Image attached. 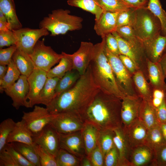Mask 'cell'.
Listing matches in <instances>:
<instances>
[{
    "label": "cell",
    "instance_id": "6da1fadb",
    "mask_svg": "<svg viewBox=\"0 0 166 166\" xmlns=\"http://www.w3.org/2000/svg\"><path fill=\"white\" fill-rule=\"evenodd\" d=\"M100 90L89 65L72 87L55 96L46 108L52 114L69 113L85 121L86 111Z\"/></svg>",
    "mask_w": 166,
    "mask_h": 166
},
{
    "label": "cell",
    "instance_id": "7a4b0ae2",
    "mask_svg": "<svg viewBox=\"0 0 166 166\" xmlns=\"http://www.w3.org/2000/svg\"><path fill=\"white\" fill-rule=\"evenodd\" d=\"M122 100L100 90L87 109L84 120L100 129L112 130L122 126L121 117Z\"/></svg>",
    "mask_w": 166,
    "mask_h": 166
},
{
    "label": "cell",
    "instance_id": "3957f363",
    "mask_svg": "<svg viewBox=\"0 0 166 166\" xmlns=\"http://www.w3.org/2000/svg\"><path fill=\"white\" fill-rule=\"evenodd\" d=\"M105 37L94 45L95 53L89 66L93 80L102 92L117 97L121 100L125 96L119 89L113 70L104 51Z\"/></svg>",
    "mask_w": 166,
    "mask_h": 166
},
{
    "label": "cell",
    "instance_id": "277c9868",
    "mask_svg": "<svg viewBox=\"0 0 166 166\" xmlns=\"http://www.w3.org/2000/svg\"><path fill=\"white\" fill-rule=\"evenodd\" d=\"M68 10L59 9L52 11L39 24V28L46 29L50 36L64 34L69 31L79 30L82 27L83 18L71 15Z\"/></svg>",
    "mask_w": 166,
    "mask_h": 166
},
{
    "label": "cell",
    "instance_id": "5b68a950",
    "mask_svg": "<svg viewBox=\"0 0 166 166\" xmlns=\"http://www.w3.org/2000/svg\"><path fill=\"white\" fill-rule=\"evenodd\" d=\"M132 26L136 36L142 42L160 34L162 29L159 19L146 7L135 9Z\"/></svg>",
    "mask_w": 166,
    "mask_h": 166
},
{
    "label": "cell",
    "instance_id": "8992f818",
    "mask_svg": "<svg viewBox=\"0 0 166 166\" xmlns=\"http://www.w3.org/2000/svg\"><path fill=\"white\" fill-rule=\"evenodd\" d=\"M104 51L111 65L117 85L125 96L140 97L134 84L132 75L125 68L118 55L111 52L106 45Z\"/></svg>",
    "mask_w": 166,
    "mask_h": 166
},
{
    "label": "cell",
    "instance_id": "52a82bcc",
    "mask_svg": "<svg viewBox=\"0 0 166 166\" xmlns=\"http://www.w3.org/2000/svg\"><path fill=\"white\" fill-rule=\"evenodd\" d=\"M29 55L35 68L42 69L47 72L53 66L58 63L63 56L62 53H57L51 46L45 45L44 38L38 41L32 52Z\"/></svg>",
    "mask_w": 166,
    "mask_h": 166
},
{
    "label": "cell",
    "instance_id": "ba28073f",
    "mask_svg": "<svg viewBox=\"0 0 166 166\" xmlns=\"http://www.w3.org/2000/svg\"><path fill=\"white\" fill-rule=\"evenodd\" d=\"M112 34L117 40L120 54L131 58L148 80L147 58L143 45L137 46L131 44L122 38L116 31Z\"/></svg>",
    "mask_w": 166,
    "mask_h": 166
},
{
    "label": "cell",
    "instance_id": "9c48e42d",
    "mask_svg": "<svg viewBox=\"0 0 166 166\" xmlns=\"http://www.w3.org/2000/svg\"><path fill=\"white\" fill-rule=\"evenodd\" d=\"M14 31L16 39L18 49L28 54H31L38 41L42 37L48 35L49 32L46 29L21 28Z\"/></svg>",
    "mask_w": 166,
    "mask_h": 166
},
{
    "label": "cell",
    "instance_id": "30bf717a",
    "mask_svg": "<svg viewBox=\"0 0 166 166\" xmlns=\"http://www.w3.org/2000/svg\"><path fill=\"white\" fill-rule=\"evenodd\" d=\"M53 117L46 108L35 105L32 111L23 112L22 120L33 135L40 132L50 124Z\"/></svg>",
    "mask_w": 166,
    "mask_h": 166
},
{
    "label": "cell",
    "instance_id": "8fae6325",
    "mask_svg": "<svg viewBox=\"0 0 166 166\" xmlns=\"http://www.w3.org/2000/svg\"><path fill=\"white\" fill-rule=\"evenodd\" d=\"M85 121L69 113L53 114L50 123L59 133L67 134L80 131L83 128Z\"/></svg>",
    "mask_w": 166,
    "mask_h": 166
},
{
    "label": "cell",
    "instance_id": "7c38bea8",
    "mask_svg": "<svg viewBox=\"0 0 166 166\" xmlns=\"http://www.w3.org/2000/svg\"><path fill=\"white\" fill-rule=\"evenodd\" d=\"M47 78L46 72L37 68L27 77L29 91L26 99L25 107L32 108L38 104L39 94Z\"/></svg>",
    "mask_w": 166,
    "mask_h": 166
},
{
    "label": "cell",
    "instance_id": "4fadbf2b",
    "mask_svg": "<svg viewBox=\"0 0 166 166\" xmlns=\"http://www.w3.org/2000/svg\"><path fill=\"white\" fill-rule=\"evenodd\" d=\"M34 143L40 146L55 157L60 148L59 133L49 124L40 132L33 135Z\"/></svg>",
    "mask_w": 166,
    "mask_h": 166
},
{
    "label": "cell",
    "instance_id": "5bb4252c",
    "mask_svg": "<svg viewBox=\"0 0 166 166\" xmlns=\"http://www.w3.org/2000/svg\"><path fill=\"white\" fill-rule=\"evenodd\" d=\"M122 129L130 151L135 147L144 144L148 129L139 119L127 125H122Z\"/></svg>",
    "mask_w": 166,
    "mask_h": 166
},
{
    "label": "cell",
    "instance_id": "9a60e30c",
    "mask_svg": "<svg viewBox=\"0 0 166 166\" xmlns=\"http://www.w3.org/2000/svg\"><path fill=\"white\" fill-rule=\"evenodd\" d=\"M95 53L94 45L90 42H81L79 49L71 54L73 69L77 71L81 75L84 74L93 59Z\"/></svg>",
    "mask_w": 166,
    "mask_h": 166
},
{
    "label": "cell",
    "instance_id": "2e32d148",
    "mask_svg": "<svg viewBox=\"0 0 166 166\" xmlns=\"http://www.w3.org/2000/svg\"><path fill=\"white\" fill-rule=\"evenodd\" d=\"M60 148L81 160L87 155L81 131L67 134L59 133Z\"/></svg>",
    "mask_w": 166,
    "mask_h": 166
},
{
    "label": "cell",
    "instance_id": "e0dca14e",
    "mask_svg": "<svg viewBox=\"0 0 166 166\" xmlns=\"http://www.w3.org/2000/svg\"><path fill=\"white\" fill-rule=\"evenodd\" d=\"M27 77L21 75L18 80L11 86L4 90L12 101V105L16 109L25 106L26 99L29 92Z\"/></svg>",
    "mask_w": 166,
    "mask_h": 166
},
{
    "label": "cell",
    "instance_id": "ac0fdd59",
    "mask_svg": "<svg viewBox=\"0 0 166 166\" xmlns=\"http://www.w3.org/2000/svg\"><path fill=\"white\" fill-rule=\"evenodd\" d=\"M142 42L147 58L153 62H159L166 51V36L160 33Z\"/></svg>",
    "mask_w": 166,
    "mask_h": 166
},
{
    "label": "cell",
    "instance_id": "d6986e66",
    "mask_svg": "<svg viewBox=\"0 0 166 166\" xmlns=\"http://www.w3.org/2000/svg\"><path fill=\"white\" fill-rule=\"evenodd\" d=\"M142 99L140 97H125L122 100L121 117L122 125H127L139 119Z\"/></svg>",
    "mask_w": 166,
    "mask_h": 166
},
{
    "label": "cell",
    "instance_id": "ffe728a7",
    "mask_svg": "<svg viewBox=\"0 0 166 166\" xmlns=\"http://www.w3.org/2000/svg\"><path fill=\"white\" fill-rule=\"evenodd\" d=\"M119 13L104 11L99 19L95 21L94 29L97 34L102 38L116 31Z\"/></svg>",
    "mask_w": 166,
    "mask_h": 166
},
{
    "label": "cell",
    "instance_id": "44dd1931",
    "mask_svg": "<svg viewBox=\"0 0 166 166\" xmlns=\"http://www.w3.org/2000/svg\"><path fill=\"white\" fill-rule=\"evenodd\" d=\"M154 157V152L143 144L131 150L129 160L131 166H152Z\"/></svg>",
    "mask_w": 166,
    "mask_h": 166
},
{
    "label": "cell",
    "instance_id": "7402d4cb",
    "mask_svg": "<svg viewBox=\"0 0 166 166\" xmlns=\"http://www.w3.org/2000/svg\"><path fill=\"white\" fill-rule=\"evenodd\" d=\"M100 130L94 124L87 121H85L81 132L86 154L89 157L97 144Z\"/></svg>",
    "mask_w": 166,
    "mask_h": 166
},
{
    "label": "cell",
    "instance_id": "603a6c76",
    "mask_svg": "<svg viewBox=\"0 0 166 166\" xmlns=\"http://www.w3.org/2000/svg\"><path fill=\"white\" fill-rule=\"evenodd\" d=\"M113 130L114 142L119 153L117 166H131L129 160L130 150L124 135L122 126Z\"/></svg>",
    "mask_w": 166,
    "mask_h": 166
},
{
    "label": "cell",
    "instance_id": "cb8c5ba5",
    "mask_svg": "<svg viewBox=\"0 0 166 166\" xmlns=\"http://www.w3.org/2000/svg\"><path fill=\"white\" fill-rule=\"evenodd\" d=\"M148 79L153 89H160L166 91L165 79L159 62H153L147 58Z\"/></svg>",
    "mask_w": 166,
    "mask_h": 166
},
{
    "label": "cell",
    "instance_id": "d4e9b609",
    "mask_svg": "<svg viewBox=\"0 0 166 166\" xmlns=\"http://www.w3.org/2000/svg\"><path fill=\"white\" fill-rule=\"evenodd\" d=\"M33 134L22 120L16 122L14 127L7 141V143L18 142L33 145Z\"/></svg>",
    "mask_w": 166,
    "mask_h": 166
},
{
    "label": "cell",
    "instance_id": "484cf974",
    "mask_svg": "<svg viewBox=\"0 0 166 166\" xmlns=\"http://www.w3.org/2000/svg\"><path fill=\"white\" fill-rule=\"evenodd\" d=\"M136 91L143 100L151 102L153 89L142 71L138 70L132 75Z\"/></svg>",
    "mask_w": 166,
    "mask_h": 166
},
{
    "label": "cell",
    "instance_id": "4316f807",
    "mask_svg": "<svg viewBox=\"0 0 166 166\" xmlns=\"http://www.w3.org/2000/svg\"><path fill=\"white\" fill-rule=\"evenodd\" d=\"M139 119L148 129L159 124L156 108L151 102L143 100L140 107Z\"/></svg>",
    "mask_w": 166,
    "mask_h": 166
},
{
    "label": "cell",
    "instance_id": "83f0119b",
    "mask_svg": "<svg viewBox=\"0 0 166 166\" xmlns=\"http://www.w3.org/2000/svg\"><path fill=\"white\" fill-rule=\"evenodd\" d=\"M0 10L5 15L10 30H16L22 28V25L16 14L14 0H0Z\"/></svg>",
    "mask_w": 166,
    "mask_h": 166
},
{
    "label": "cell",
    "instance_id": "f1b7e54d",
    "mask_svg": "<svg viewBox=\"0 0 166 166\" xmlns=\"http://www.w3.org/2000/svg\"><path fill=\"white\" fill-rule=\"evenodd\" d=\"M12 59L21 75L28 77L33 72L35 66L29 55L17 48Z\"/></svg>",
    "mask_w": 166,
    "mask_h": 166
},
{
    "label": "cell",
    "instance_id": "f546056e",
    "mask_svg": "<svg viewBox=\"0 0 166 166\" xmlns=\"http://www.w3.org/2000/svg\"><path fill=\"white\" fill-rule=\"evenodd\" d=\"M63 56L57 65L47 72V78H61L67 72L73 69L71 54L61 52Z\"/></svg>",
    "mask_w": 166,
    "mask_h": 166
},
{
    "label": "cell",
    "instance_id": "4dcf8cb0",
    "mask_svg": "<svg viewBox=\"0 0 166 166\" xmlns=\"http://www.w3.org/2000/svg\"><path fill=\"white\" fill-rule=\"evenodd\" d=\"M60 78H47L39 96L38 104L48 105L55 97V90Z\"/></svg>",
    "mask_w": 166,
    "mask_h": 166
},
{
    "label": "cell",
    "instance_id": "1f68e13d",
    "mask_svg": "<svg viewBox=\"0 0 166 166\" xmlns=\"http://www.w3.org/2000/svg\"><path fill=\"white\" fill-rule=\"evenodd\" d=\"M69 6L80 8L95 16V21L97 20L104 11L97 0H67Z\"/></svg>",
    "mask_w": 166,
    "mask_h": 166
},
{
    "label": "cell",
    "instance_id": "d6a6232c",
    "mask_svg": "<svg viewBox=\"0 0 166 166\" xmlns=\"http://www.w3.org/2000/svg\"><path fill=\"white\" fill-rule=\"evenodd\" d=\"M10 143L34 166H41L39 157L33 145L18 142Z\"/></svg>",
    "mask_w": 166,
    "mask_h": 166
},
{
    "label": "cell",
    "instance_id": "836d02e7",
    "mask_svg": "<svg viewBox=\"0 0 166 166\" xmlns=\"http://www.w3.org/2000/svg\"><path fill=\"white\" fill-rule=\"evenodd\" d=\"M81 76L78 72L74 69L66 73L60 79L57 84L55 90V96L72 87Z\"/></svg>",
    "mask_w": 166,
    "mask_h": 166
},
{
    "label": "cell",
    "instance_id": "e575fe53",
    "mask_svg": "<svg viewBox=\"0 0 166 166\" xmlns=\"http://www.w3.org/2000/svg\"><path fill=\"white\" fill-rule=\"evenodd\" d=\"M166 143L159 124L148 129L144 144L154 152Z\"/></svg>",
    "mask_w": 166,
    "mask_h": 166
},
{
    "label": "cell",
    "instance_id": "d590c367",
    "mask_svg": "<svg viewBox=\"0 0 166 166\" xmlns=\"http://www.w3.org/2000/svg\"><path fill=\"white\" fill-rule=\"evenodd\" d=\"M7 71L2 81H0V93L13 85L18 79L21 73L12 59L7 65Z\"/></svg>",
    "mask_w": 166,
    "mask_h": 166
},
{
    "label": "cell",
    "instance_id": "8d00e7d4",
    "mask_svg": "<svg viewBox=\"0 0 166 166\" xmlns=\"http://www.w3.org/2000/svg\"><path fill=\"white\" fill-rule=\"evenodd\" d=\"M146 8L160 20L161 25V32L166 36V12L162 8L160 0H149Z\"/></svg>",
    "mask_w": 166,
    "mask_h": 166
},
{
    "label": "cell",
    "instance_id": "74e56055",
    "mask_svg": "<svg viewBox=\"0 0 166 166\" xmlns=\"http://www.w3.org/2000/svg\"><path fill=\"white\" fill-rule=\"evenodd\" d=\"M113 130L100 129L97 144L103 151L104 155L114 146Z\"/></svg>",
    "mask_w": 166,
    "mask_h": 166
},
{
    "label": "cell",
    "instance_id": "f35d334b",
    "mask_svg": "<svg viewBox=\"0 0 166 166\" xmlns=\"http://www.w3.org/2000/svg\"><path fill=\"white\" fill-rule=\"evenodd\" d=\"M55 157L57 166H80V159L61 148L59 149Z\"/></svg>",
    "mask_w": 166,
    "mask_h": 166
},
{
    "label": "cell",
    "instance_id": "ab89813d",
    "mask_svg": "<svg viewBox=\"0 0 166 166\" xmlns=\"http://www.w3.org/2000/svg\"><path fill=\"white\" fill-rule=\"evenodd\" d=\"M104 11L119 13L129 8L121 0H97Z\"/></svg>",
    "mask_w": 166,
    "mask_h": 166
},
{
    "label": "cell",
    "instance_id": "60d3db41",
    "mask_svg": "<svg viewBox=\"0 0 166 166\" xmlns=\"http://www.w3.org/2000/svg\"><path fill=\"white\" fill-rule=\"evenodd\" d=\"M16 122L11 118H8L0 124V151L6 144L7 140L13 130Z\"/></svg>",
    "mask_w": 166,
    "mask_h": 166
},
{
    "label": "cell",
    "instance_id": "b9f144b4",
    "mask_svg": "<svg viewBox=\"0 0 166 166\" xmlns=\"http://www.w3.org/2000/svg\"><path fill=\"white\" fill-rule=\"evenodd\" d=\"M116 31L123 39L131 44L137 46H142L143 44L135 36L132 26L129 25L118 27Z\"/></svg>",
    "mask_w": 166,
    "mask_h": 166
},
{
    "label": "cell",
    "instance_id": "7bdbcfd3",
    "mask_svg": "<svg viewBox=\"0 0 166 166\" xmlns=\"http://www.w3.org/2000/svg\"><path fill=\"white\" fill-rule=\"evenodd\" d=\"M33 145L39 157L41 166H57L53 155L34 143Z\"/></svg>",
    "mask_w": 166,
    "mask_h": 166
},
{
    "label": "cell",
    "instance_id": "ee69618b",
    "mask_svg": "<svg viewBox=\"0 0 166 166\" xmlns=\"http://www.w3.org/2000/svg\"><path fill=\"white\" fill-rule=\"evenodd\" d=\"M135 9L129 8L119 13L117 18V27L127 25L132 26L135 18Z\"/></svg>",
    "mask_w": 166,
    "mask_h": 166
},
{
    "label": "cell",
    "instance_id": "f6af8a7d",
    "mask_svg": "<svg viewBox=\"0 0 166 166\" xmlns=\"http://www.w3.org/2000/svg\"><path fill=\"white\" fill-rule=\"evenodd\" d=\"M3 149H5L12 156L20 166H34L33 164L16 150L10 143H7Z\"/></svg>",
    "mask_w": 166,
    "mask_h": 166
},
{
    "label": "cell",
    "instance_id": "bcb514c9",
    "mask_svg": "<svg viewBox=\"0 0 166 166\" xmlns=\"http://www.w3.org/2000/svg\"><path fill=\"white\" fill-rule=\"evenodd\" d=\"M16 37L13 30H0V48L15 45Z\"/></svg>",
    "mask_w": 166,
    "mask_h": 166
},
{
    "label": "cell",
    "instance_id": "7dc6e473",
    "mask_svg": "<svg viewBox=\"0 0 166 166\" xmlns=\"http://www.w3.org/2000/svg\"><path fill=\"white\" fill-rule=\"evenodd\" d=\"M152 166H166V143L156 150Z\"/></svg>",
    "mask_w": 166,
    "mask_h": 166
},
{
    "label": "cell",
    "instance_id": "c3c4849f",
    "mask_svg": "<svg viewBox=\"0 0 166 166\" xmlns=\"http://www.w3.org/2000/svg\"><path fill=\"white\" fill-rule=\"evenodd\" d=\"M89 157L93 166H104L105 155L98 144L92 151Z\"/></svg>",
    "mask_w": 166,
    "mask_h": 166
},
{
    "label": "cell",
    "instance_id": "681fc988",
    "mask_svg": "<svg viewBox=\"0 0 166 166\" xmlns=\"http://www.w3.org/2000/svg\"><path fill=\"white\" fill-rule=\"evenodd\" d=\"M17 48L16 45L6 48H0V65H7L11 60L12 56Z\"/></svg>",
    "mask_w": 166,
    "mask_h": 166
},
{
    "label": "cell",
    "instance_id": "f907efd6",
    "mask_svg": "<svg viewBox=\"0 0 166 166\" xmlns=\"http://www.w3.org/2000/svg\"><path fill=\"white\" fill-rule=\"evenodd\" d=\"M119 153L115 145L105 156L104 166H117Z\"/></svg>",
    "mask_w": 166,
    "mask_h": 166
},
{
    "label": "cell",
    "instance_id": "816d5d0a",
    "mask_svg": "<svg viewBox=\"0 0 166 166\" xmlns=\"http://www.w3.org/2000/svg\"><path fill=\"white\" fill-rule=\"evenodd\" d=\"M106 45L108 49L113 53L119 55L120 54L117 41L112 33H110L105 37Z\"/></svg>",
    "mask_w": 166,
    "mask_h": 166
},
{
    "label": "cell",
    "instance_id": "f5cc1de1",
    "mask_svg": "<svg viewBox=\"0 0 166 166\" xmlns=\"http://www.w3.org/2000/svg\"><path fill=\"white\" fill-rule=\"evenodd\" d=\"M0 166H20L12 156L5 149L0 151Z\"/></svg>",
    "mask_w": 166,
    "mask_h": 166
},
{
    "label": "cell",
    "instance_id": "db71d44e",
    "mask_svg": "<svg viewBox=\"0 0 166 166\" xmlns=\"http://www.w3.org/2000/svg\"><path fill=\"white\" fill-rule=\"evenodd\" d=\"M166 98V91L157 89H153L151 103L156 109L159 107Z\"/></svg>",
    "mask_w": 166,
    "mask_h": 166
},
{
    "label": "cell",
    "instance_id": "11a10c76",
    "mask_svg": "<svg viewBox=\"0 0 166 166\" xmlns=\"http://www.w3.org/2000/svg\"><path fill=\"white\" fill-rule=\"evenodd\" d=\"M119 56L124 66L132 75L136 71L139 70L134 61L129 57L121 54Z\"/></svg>",
    "mask_w": 166,
    "mask_h": 166
},
{
    "label": "cell",
    "instance_id": "9f6ffc18",
    "mask_svg": "<svg viewBox=\"0 0 166 166\" xmlns=\"http://www.w3.org/2000/svg\"><path fill=\"white\" fill-rule=\"evenodd\" d=\"M156 109L157 118L159 124L166 122V98L161 105Z\"/></svg>",
    "mask_w": 166,
    "mask_h": 166
},
{
    "label": "cell",
    "instance_id": "6f0895ef",
    "mask_svg": "<svg viewBox=\"0 0 166 166\" xmlns=\"http://www.w3.org/2000/svg\"><path fill=\"white\" fill-rule=\"evenodd\" d=\"M128 6L135 9L147 7L149 0H121Z\"/></svg>",
    "mask_w": 166,
    "mask_h": 166
},
{
    "label": "cell",
    "instance_id": "680465c9",
    "mask_svg": "<svg viewBox=\"0 0 166 166\" xmlns=\"http://www.w3.org/2000/svg\"><path fill=\"white\" fill-rule=\"evenodd\" d=\"M160 63L162 68L165 78H166V51L160 60Z\"/></svg>",
    "mask_w": 166,
    "mask_h": 166
},
{
    "label": "cell",
    "instance_id": "91938a15",
    "mask_svg": "<svg viewBox=\"0 0 166 166\" xmlns=\"http://www.w3.org/2000/svg\"><path fill=\"white\" fill-rule=\"evenodd\" d=\"M80 166H93L89 158L87 155L84 156L81 160Z\"/></svg>",
    "mask_w": 166,
    "mask_h": 166
},
{
    "label": "cell",
    "instance_id": "94428289",
    "mask_svg": "<svg viewBox=\"0 0 166 166\" xmlns=\"http://www.w3.org/2000/svg\"><path fill=\"white\" fill-rule=\"evenodd\" d=\"M7 66L0 65V81H2L7 71Z\"/></svg>",
    "mask_w": 166,
    "mask_h": 166
},
{
    "label": "cell",
    "instance_id": "6125c7cd",
    "mask_svg": "<svg viewBox=\"0 0 166 166\" xmlns=\"http://www.w3.org/2000/svg\"><path fill=\"white\" fill-rule=\"evenodd\" d=\"M159 125L163 136L166 141V122L160 123Z\"/></svg>",
    "mask_w": 166,
    "mask_h": 166
},
{
    "label": "cell",
    "instance_id": "be15d7a7",
    "mask_svg": "<svg viewBox=\"0 0 166 166\" xmlns=\"http://www.w3.org/2000/svg\"><path fill=\"white\" fill-rule=\"evenodd\" d=\"M9 30H10V27L8 23L0 21V30L6 31Z\"/></svg>",
    "mask_w": 166,
    "mask_h": 166
},
{
    "label": "cell",
    "instance_id": "e7e4bbea",
    "mask_svg": "<svg viewBox=\"0 0 166 166\" xmlns=\"http://www.w3.org/2000/svg\"><path fill=\"white\" fill-rule=\"evenodd\" d=\"M0 21L8 23L5 15L1 10H0Z\"/></svg>",
    "mask_w": 166,
    "mask_h": 166
}]
</instances>
